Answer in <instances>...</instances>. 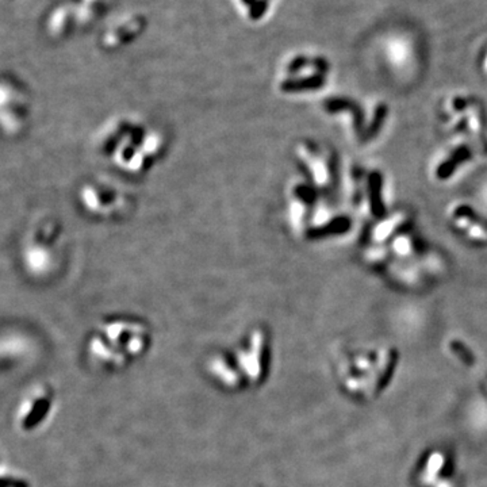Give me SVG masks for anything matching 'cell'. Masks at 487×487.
<instances>
[{
  "label": "cell",
  "instance_id": "1",
  "mask_svg": "<svg viewBox=\"0 0 487 487\" xmlns=\"http://www.w3.org/2000/svg\"><path fill=\"white\" fill-rule=\"evenodd\" d=\"M269 366L268 335L263 329H256L233 352H218L211 356L206 371L220 389L237 393L261 386L268 378Z\"/></svg>",
  "mask_w": 487,
  "mask_h": 487
},
{
  "label": "cell",
  "instance_id": "2",
  "mask_svg": "<svg viewBox=\"0 0 487 487\" xmlns=\"http://www.w3.org/2000/svg\"><path fill=\"white\" fill-rule=\"evenodd\" d=\"M150 345L149 329L137 321L113 319L100 325L88 343V356L100 370L116 373L140 360Z\"/></svg>",
  "mask_w": 487,
  "mask_h": 487
},
{
  "label": "cell",
  "instance_id": "3",
  "mask_svg": "<svg viewBox=\"0 0 487 487\" xmlns=\"http://www.w3.org/2000/svg\"><path fill=\"white\" fill-rule=\"evenodd\" d=\"M56 401V391L48 383L33 386L15 410L14 421L17 430L25 434L41 430L53 414Z\"/></svg>",
  "mask_w": 487,
  "mask_h": 487
},
{
  "label": "cell",
  "instance_id": "4",
  "mask_svg": "<svg viewBox=\"0 0 487 487\" xmlns=\"http://www.w3.org/2000/svg\"><path fill=\"white\" fill-rule=\"evenodd\" d=\"M329 64L319 56L298 55L291 58L286 65L288 79L282 83L287 89H310L325 82Z\"/></svg>",
  "mask_w": 487,
  "mask_h": 487
},
{
  "label": "cell",
  "instance_id": "5",
  "mask_svg": "<svg viewBox=\"0 0 487 487\" xmlns=\"http://www.w3.org/2000/svg\"><path fill=\"white\" fill-rule=\"evenodd\" d=\"M148 26L143 14L125 15L106 30L100 38L102 46L107 51H116L137 39Z\"/></svg>",
  "mask_w": 487,
  "mask_h": 487
},
{
  "label": "cell",
  "instance_id": "6",
  "mask_svg": "<svg viewBox=\"0 0 487 487\" xmlns=\"http://www.w3.org/2000/svg\"><path fill=\"white\" fill-rule=\"evenodd\" d=\"M383 51L387 61L401 67L414 56V41L405 31H391L383 38Z\"/></svg>",
  "mask_w": 487,
  "mask_h": 487
},
{
  "label": "cell",
  "instance_id": "7",
  "mask_svg": "<svg viewBox=\"0 0 487 487\" xmlns=\"http://www.w3.org/2000/svg\"><path fill=\"white\" fill-rule=\"evenodd\" d=\"M115 0H79L75 7V14L78 19L85 24L91 25L100 18L113 4Z\"/></svg>",
  "mask_w": 487,
  "mask_h": 487
},
{
  "label": "cell",
  "instance_id": "8",
  "mask_svg": "<svg viewBox=\"0 0 487 487\" xmlns=\"http://www.w3.org/2000/svg\"><path fill=\"white\" fill-rule=\"evenodd\" d=\"M238 8L245 14L247 19L251 22L261 21L268 10H269V0H236Z\"/></svg>",
  "mask_w": 487,
  "mask_h": 487
},
{
  "label": "cell",
  "instance_id": "9",
  "mask_svg": "<svg viewBox=\"0 0 487 487\" xmlns=\"http://www.w3.org/2000/svg\"><path fill=\"white\" fill-rule=\"evenodd\" d=\"M71 11L67 7H58L51 18V30L53 34H64L69 26Z\"/></svg>",
  "mask_w": 487,
  "mask_h": 487
},
{
  "label": "cell",
  "instance_id": "10",
  "mask_svg": "<svg viewBox=\"0 0 487 487\" xmlns=\"http://www.w3.org/2000/svg\"><path fill=\"white\" fill-rule=\"evenodd\" d=\"M370 187H371V204H373V211L375 215H382L383 214V204L380 201V176H378L376 172L371 176V181H370Z\"/></svg>",
  "mask_w": 487,
  "mask_h": 487
},
{
  "label": "cell",
  "instance_id": "11",
  "mask_svg": "<svg viewBox=\"0 0 487 487\" xmlns=\"http://www.w3.org/2000/svg\"><path fill=\"white\" fill-rule=\"evenodd\" d=\"M396 248L400 254H407L409 252V241L405 238V237H401L396 241Z\"/></svg>",
  "mask_w": 487,
  "mask_h": 487
},
{
  "label": "cell",
  "instance_id": "12",
  "mask_svg": "<svg viewBox=\"0 0 487 487\" xmlns=\"http://www.w3.org/2000/svg\"><path fill=\"white\" fill-rule=\"evenodd\" d=\"M482 69L485 73H487V46L484 55H482Z\"/></svg>",
  "mask_w": 487,
  "mask_h": 487
}]
</instances>
